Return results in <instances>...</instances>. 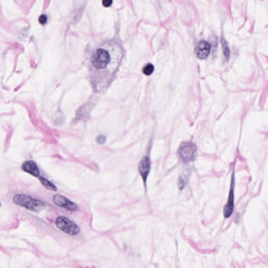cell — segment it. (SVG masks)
<instances>
[{
  "label": "cell",
  "instance_id": "obj_1",
  "mask_svg": "<svg viewBox=\"0 0 268 268\" xmlns=\"http://www.w3.org/2000/svg\"><path fill=\"white\" fill-rule=\"evenodd\" d=\"M13 202L17 205L33 212H40L45 206L42 201L25 194H16L14 196Z\"/></svg>",
  "mask_w": 268,
  "mask_h": 268
},
{
  "label": "cell",
  "instance_id": "obj_2",
  "mask_svg": "<svg viewBox=\"0 0 268 268\" xmlns=\"http://www.w3.org/2000/svg\"><path fill=\"white\" fill-rule=\"evenodd\" d=\"M180 159L184 163H189L195 159L197 155V147L192 141H184L178 150Z\"/></svg>",
  "mask_w": 268,
  "mask_h": 268
},
{
  "label": "cell",
  "instance_id": "obj_3",
  "mask_svg": "<svg viewBox=\"0 0 268 268\" xmlns=\"http://www.w3.org/2000/svg\"><path fill=\"white\" fill-rule=\"evenodd\" d=\"M56 224L58 229L69 235H76L80 233V230L78 225L65 216L58 217L56 220Z\"/></svg>",
  "mask_w": 268,
  "mask_h": 268
},
{
  "label": "cell",
  "instance_id": "obj_4",
  "mask_svg": "<svg viewBox=\"0 0 268 268\" xmlns=\"http://www.w3.org/2000/svg\"><path fill=\"white\" fill-rule=\"evenodd\" d=\"M110 55L108 51L99 48L95 51L91 58V63L98 69L106 67L110 61Z\"/></svg>",
  "mask_w": 268,
  "mask_h": 268
},
{
  "label": "cell",
  "instance_id": "obj_5",
  "mask_svg": "<svg viewBox=\"0 0 268 268\" xmlns=\"http://www.w3.org/2000/svg\"><path fill=\"white\" fill-rule=\"evenodd\" d=\"M235 167L233 166L232 172L231 182H230V190L229 192V197L226 204L224 207V215L225 218H229L232 215L234 208V189H235Z\"/></svg>",
  "mask_w": 268,
  "mask_h": 268
},
{
  "label": "cell",
  "instance_id": "obj_6",
  "mask_svg": "<svg viewBox=\"0 0 268 268\" xmlns=\"http://www.w3.org/2000/svg\"><path fill=\"white\" fill-rule=\"evenodd\" d=\"M53 203L58 206L68 210L75 211L78 209V206L76 204L59 194H56L53 196Z\"/></svg>",
  "mask_w": 268,
  "mask_h": 268
},
{
  "label": "cell",
  "instance_id": "obj_7",
  "mask_svg": "<svg viewBox=\"0 0 268 268\" xmlns=\"http://www.w3.org/2000/svg\"><path fill=\"white\" fill-rule=\"evenodd\" d=\"M210 44L202 40L197 43L195 47V53L196 56L201 59H205L209 56L210 50Z\"/></svg>",
  "mask_w": 268,
  "mask_h": 268
},
{
  "label": "cell",
  "instance_id": "obj_8",
  "mask_svg": "<svg viewBox=\"0 0 268 268\" xmlns=\"http://www.w3.org/2000/svg\"><path fill=\"white\" fill-rule=\"evenodd\" d=\"M139 172L144 183H146L148 176L150 170V160L148 157H144L139 164Z\"/></svg>",
  "mask_w": 268,
  "mask_h": 268
},
{
  "label": "cell",
  "instance_id": "obj_9",
  "mask_svg": "<svg viewBox=\"0 0 268 268\" xmlns=\"http://www.w3.org/2000/svg\"><path fill=\"white\" fill-rule=\"evenodd\" d=\"M22 169L24 171L30 173L35 177H38L39 176V171L38 167L33 161L28 160L24 162L22 164Z\"/></svg>",
  "mask_w": 268,
  "mask_h": 268
},
{
  "label": "cell",
  "instance_id": "obj_10",
  "mask_svg": "<svg viewBox=\"0 0 268 268\" xmlns=\"http://www.w3.org/2000/svg\"><path fill=\"white\" fill-rule=\"evenodd\" d=\"M190 172L189 171H184L179 176L178 181V185L179 189L182 190L184 187H185V185L187 184L188 181H189V177L190 176Z\"/></svg>",
  "mask_w": 268,
  "mask_h": 268
},
{
  "label": "cell",
  "instance_id": "obj_11",
  "mask_svg": "<svg viewBox=\"0 0 268 268\" xmlns=\"http://www.w3.org/2000/svg\"><path fill=\"white\" fill-rule=\"evenodd\" d=\"M39 179L40 182H41L42 185H43L45 188H46L49 190L56 191L57 190L56 187L47 179H45L44 177H39Z\"/></svg>",
  "mask_w": 268,
  "mask_h": 268
},
{
  "label": "cell",
  "instance_id": "obj_12",
  "mask_svg": "<svg viewBox=\"0 0 268 268\" xmlns=\"http://www.w3.org/2000/svg\"><path fill=\"white\" fill-rule=\"evenodd\" d=\"M154 71V67L152 64L148 63L147 65L144 67L143 69V73L146 76H150L151 75Z\"/></svg>",
  "mask_w": 268,
  "mask_h": 268
},
{
  "label": "cell",
  "instance_id": "obj_13",
  "mask_svg": "<svg viewBox=\"0 0 268 268\" xmlns=\"http://www.w3.org/2000/svg\"><path fill=\"white\" fill-rule=\"evenodd\" d=\"M96 142L99 144H104L106 141V137L102 134L99 135L96 138Z\"/></svg>",
  "mask_w": 268,
  "mask_h": 268
},
{
  "label": "cell",
  "instance_id": "obj_14",
  "mask_svg": "<svg viewBox=\"0 0 268 268\" xmlns=\"http://www.w3.org/2000/svg\"><path fill=\"white\" fill-rule=\"evenodd\" d=\"M223 47L224 53L225 56L229 58V56L230 51H229L228 46H227L226 43L225 42H223Z\"/></svg>",
  "mask_w": 268,
  "mask_h": 268
},
{
  "label": "cell",
  "instance_id": "obj_15",
  "mask_svg": "<svg viewBox=\"0 0 268 268\" xmlns=\"http://www.w3.org/2000/svg\"><path fill=\"white\" fill-rule=\"evenodd\" d=\"M38 20H39V22L40 23L44 25V24L46 23L47 21V17L45 15H40L39 17Z\"/></svg>",
  "mask_w": 268,
  "mask_h": 268
},
{
  "label": "cell",
  "instance_id": "obj_16",
  "mask_svg": "<svg viewBox=\"0 0 268 268\" xmlns=\"http://www.w3.org/2000/svg\"><path fill=\"white\" fill-rule=\"evenodd\" d=\"M113 1L111 0H104L102 1L103 5L105 7H109L111 6L112 4Z\"/></svg>",
  "mask_w": 268,
  "mask_h": 268
},
{
  "label": "cell",
  "instance_id": "obj_17",
  "mask_svg": "<svg viewBox=\"0 0 268 268\" xmlns=\"http://www.w3.org/2000/svg\"><path fill=\"white\" fill-rule=\"evenodd\" d=\"M0 206H1V203H0Z\"/></svg>",
  "mask_w": 268,
  "mask_h": 268
}]
</instances>
